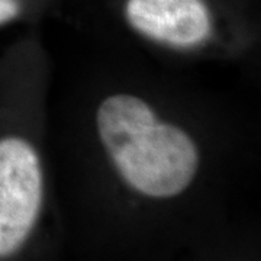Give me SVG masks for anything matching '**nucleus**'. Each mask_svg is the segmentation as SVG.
<instances>
[{"instance_id":"2","label":"nucleus","mask_w":261,"mask_h":261,"mask_svg":"<svg viewBox=\"0 0 261 261\" xmlns=\"http://www.w3.org/2000/svg\"><path fill=\"white\" fill-rule=\"evenodd\" d=\"M44 197L38 154L22 138L0 140V257L18 251L37 224Z\"/></svg>"},{"instance_id":"4","label":"nucleus","mask_w":261,"mask_h":261,"mask_svg":"<svg viewBox=\"0 0 261 261\" xmlns=\"http://www.w3.org/2000/svg\"><path fill=\"white\" fill-rule=\"evenodd\" d=\"M19 12L16 0H0V23L15 18Z\"/></svg>"},{"instance_id":"1","label":"nucleus","mask_w":261,"mask_h":261,"mask_svg":"<svg viewBox=\"0 0 261 261\" xmlns=\"http://www.w3.org/2000/svg\"><path fill=\"white\" fill-rule=\"evenodd\" d=\"M125 181L149 197H173L195 178L199 154L195 142L174 125L155 122L134 134L103 142Z\"/></svg>"},{"instance_id":"3","label":"nucleus","mask_w":261,"mask_h":261,"mask_svg":"<svg viewBox=\"0 0 261 261\" xmlns=\"http://www.w3.org/2000/svg\"><path fill=\"white\" fill-rule=\"evenodd\" d=\"M125 15L142 35L176 47H192L211 34L203 0H128Z\"/></svg>"}]
</instances>
